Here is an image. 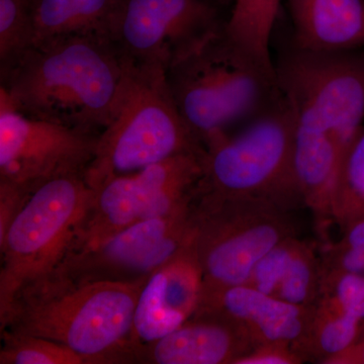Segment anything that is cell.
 <instances>
[{
	"mask_svg": "<svg viewBox=\"0 0 364 364\" xmlns=\"http://www.w3.org/2000/svg\"><path fill=\"white\" fill-rule=\"evenodd\" d=\"M274 67L293 119L299 196L329 210L345 153L364 124V49L323 54L289 44Z\"/></svg>",
	"mask_w": 364,
	"mask_h": 364,
	"instance_id": "obj_1",
	"label": "cell"
},
{
	"mask_svg": "<svg viewBox=\"0 0 364 364\" xmlns=\"http://www.w3.org/2000/svg\"><path fill=\"white\" fill-rule=\"evenodd\" d=\"M132 62L109 38L77 36L33 47L0 68L16 111L100 136L123 97Z\"/></svg>",
	"mask_w": 364,
	"mask_h": 364,
	"instance_id": "obj_2",
	"label": "cell"
},
{
	"mask_svg": "<svg viewBox=\"0 0 364 364\" xmlns=\"http://www.w3.org/2000/svg\"><path fill=\"white\" fill-rule=\"evenodd\" d=\"M146 280L83 279L54 273L18 296L1 333L59 342L90 363L133 359L134 317Z\"/></svg>",
	"mask_w": 364,
	"mask_h": 364,
	"instance_id": "obj_3",
	"label": "cell"
},
{
	"mask_svg": "<svg viewBox=\"0 0 364 364\" xmlns=\"http://www.w3.org/2000/svg\"><path fill=\"white\" fill-rule=\"evenodd\" d=\"M166 77L184 123L203 147L245 126L282 97L275 69L254 59L225 26L172 63Z\"/></svg>",
	"mask_w": 364,
	"mask_h": 364,
	"instance_id": "obj_4",
	"label": "cell"
},
{
	"mask_svg": "<svg viewBox=\"0 0 364 364\" xmlns=\"http://www.w3.org/2000/svg\"><path fill=\"white\" fill-rule=\"evenodd\" d=\"M95 191L85 173L45 182L32 191L0 240V322L28 287L56 273L73 250Z\"/></svg>",
	"mask_w": 364,
	"mask_h": 364,
	"instance_id": "obj_5",
	"label": "cell"
},
{
	"mask_svg": "<svg viewBox=\"0 0 364 364\" xmlns=\"http://www.w3.org/2000/svg\"><path fill=\"white\" fill-rule=\"evenodd\" d=\"M203 149L177 109L166 69L132 62L123 97L98 136L85 178L95 189L111 177Z\"/></svg>",
	"mask_w": 364,
	"mask_h": 364,
	"instance_id": "obj_6",
	"label": "cell"
},
{
	"mask_svg": "<svg viewBox=\"0 0 364 364\" xmlns=\"http://www.w3.org/2000/svg\"><path fill=\"white\" fill-rule=\"evenodd\" d=\"M198 195L217 200L301 198L294 166V127L284 95L259 116L203 145Z\"/></svg>",
	"mask_w": 364,
	"mask_h": 364,
	"instance_id": "obj_7",
	"label": "cell"
},
{
	"mask_svg": "<svg viewBox=\"0 0 364 364\" xmlns=\"http://www.w3.org/2000/svg\"><path fill=\"white\" fill-rule=\"evenodd\" d=\"M202 198L210 207L196 215L203 294L247 284L257 263L289 239V224L269 200Z\"/></svg>",
	"mask_w": 364,
	"mask_h": 364,
	"instance_id": "obj_8",
	"label": "cell"
},
{
	"mask_svg": "<svg viewBox=\"0 0 364 364\" xmlns=\"http://www.w3.org/2000/svg\"><path fill=\"white\" fill-rule=\"evenodd\" d=\"M203 150L183 153L97 186L73 251L92 247L144 220L172 214L191 203L203 176Z\"/></svg>",
	"mask_w": 364,
	"mask_h": 364,
	"instance_id": "obj_9",
	"label": "cell"
},
{
	"mask_svg": "<svg viewBox=\"0 0 364 364\" xmlns=\"http://www.w3.org/2000/svg\"><path fill=\"white\" fill-rule=\"evenodd\" d=\"M220 6L215 0H119L109 39L133 63L167 70L224 28Z\"/></svg>",
	"mask_w": 364,
	"mask_h": 364,
	"instance_id": "obj_10",
	"label": "cell"
},
{
	"mask_svg": "<svg viewBox=\"0 0 364 364\" xmlns=\"http://www.w3.org/2000/svg\"><path fill=\"white\" fill-rule=\"evenodd\" d=\"M97 136L26 116L0 91V183L30 195L60 176L85 173Z\"/></svg>",
	"mask_w": 364,
	"mask_h": 364,
	"instance_id": "obj_11",
	"label": "cell"
},
{
	"mask_svg": "<svg viewBox=\"0 0 364 364\" xmlns=\"http://www.w3.org/2000/svg\"><path fill=\"white\" fill-rule=\"evenodd\" d=\"M188 205L135 223L92 247L71 253L57 272L83 279H148L195 242L198 224Z\"/></svg>",
	"mask_w": 364,
	"mask_h": 364,
	"instance_id": "obj_12",
	"label": "cell"
},
{
	"mask_svg": "<svg viewBox=\"0 0 364 364\" xmlns=\"http://www.w3.org/2000/svg\"><path fill=\"white\" fill-rule=\"evenodd\" d=\"M203 287L195 242L148 277L134 317L133 345L136 358L144 347L176 331L198 312Z\"/></svg>",
	"mask_w": 364,
	"mask_h": 364,
	"instance_id": "obj_13",
	"label": "cell"
},
{
	"mask_svg": "<svg viewBox=\"0 0 364 364\" xmlns=\"http://www.w3.org/2000/svg\"><path fill=\"white\" fill-rule=\"evenodd\" d=\"M200 305L241 326L256 344H289L310 332L308 306L268 296L249 284L203 294Z\"/></svg>",
	"mask_w": 364,
	"mask_h": 364,
	"instance_id": "obj_14",
	"label": "cell"
},
{
	"mask_svg": "<svg viewBox=\"0 0 364 364\" xmlns=\"http://www.w3.org/2000/svg\"><path fill=\"white\" fill-rule=\"evenodd\" d=\"M296 49L341 53L364 49V0H286Z\"/></svg>",
	"mask_w": 364,
	"mask_h": 364,
	"instance_id": "obj_15",
	"label": "cell"
},
{
	"mask_svg": "<svg viewBox=\"0 0 364 364\" xmlns=\"http://www.w3.org/2000/svg\"><path fill=\"white\" fill-rule=\"evenodd\" d=\"M252 345L248 333L229 318L188 321L141 349L138 358L143 353L150 363L158 364L235 363L250 353Z\"/></svg>",
	"mask_w": 364,
	"mask_h": 364,
	"instance_id": "obj_16",
	"label": "cell"
},
{
	"mask_svg": "<svg viewBox=\"0 0 364 364\" xmlns=\"http://www.w3.org/2000/svg\"><path fill=\"white\" fill-rule=\"evenodd\" d=\"M119 1L32 0L33 47H43L77 36L109 38Z\"/></svg>",
	"mask_w": 364,
	"mask_h": 364,
	"instance_id": "obj_17",
	"label": "cell"
},
{
	"mask_svg": "<svg viewBox=\"0 0 364 364\" xmlns=\"http://www.w3.org/2000/svg\"><path fill=\"white\" fill-rule=\"evenodd\" d=\"M286 0H233L225 30L249 55L268 68L272 59L273 30L280 6Z\"/></svg>",
	"mask_w": 364,
	"mask_h": 364,
	"instance_id": "obj_18",
	"label": "cell"
},
{
	"mask_svg": "<svg viewBox=\"0 0 364 364\" xmlns=\"http://www.w3.org/2000/svg\"><path fill=\"white\" fill-rule=\"evenodd\" d=\"M330 210L344 228L364 217V124L342 160Z\"/></svg>",
	"mask_w": 364,
	"mask_h": 364,
	"instance_id": "obj_19",
	"label": "cell"
},
{
	"mask_svg": "<svg viewBox=\"0 0 364 364\" xmlns=\"http://www.w3.org/2000/svg\"><path fill=\"white\" fill-rule=\"evenodd\" d=\"M1 364H88L90 361L66 345L33 335L4 331Z\"/></svg>",
	"mask_w": 364,
	"mask_h": 364,
	"instance_id": "obj_20",
	"label": "cell"
},
{
	"mask_svg": "<svg viewBox=\"0 0 364 364\" xmlns=\"http://www.w3.org/2000/svg\"><path fill=\"white\" fill-rule=\"evenodd\" d=\"M32 0H0V68L33 47Z\"/></svg>",
	"mask_w": 364,
	"mask_h": 364,
	"instance_id": "obj_21",
	"label": "cell"
},
{
	"mask_svg": "<svg viewBox=\"0 0 364 364\" xmlns=\"http://www.w3.org/2000/svg\"><path fill=\"white\" fill-rule=\"evenodd\" d=\"M318 272L312 253L296 244L275 298L296 306H308L317 293Z\"/></svg>",
	"mask_w": 364,
	"mask_h": 364,
	"instance_id": "obj_22",
	"label": "cell"
},
{
	"mask_svg": "<svg viewBox=\"0 0 364 364\" xmlns=\"http://www.w3.org/2000/svg\"><path fill=\"white\" fill-rule=\"evenodd\" d=\"M361 321L351 313L331 308L316 328L318 350L328 359L339 355L355 343L361 332Z\"/></svg>",
	"mask_w": 364,
	"mask_h": 364,
	"instance_id": "obj_23",
	"label": "cell"
},
{
	"mask_svg": "<svg viewBox=\"0 0 364 364\" xmlns=\"http://www.w3.org/2000/svg\"><path fill=\"white\" fill-rule=\"evenodd\" d=\"M296 244L287 239L269 251L254 268L247 284L261 293L274 296Z\"/></svg>",
	"mask_w": 364,
	"mask_h": 364,
	"instance_id": "obj_24",
	"label": "cell"
},
{
	"mask_svg": "<svg viewBox=\"0 0 364 364\" xmlns=\"http://www.w3.org/2000/svg\"><path fill=\"white\" fill-rule=\"evenodd\" d=\"M333 308L346 311L364 301V275L360 273L340 272L334 274Z\"/></svg>",
	"mask_w": 364,
	"mask_h": 364,
	"instance_id": "obj_25",
	"label": "cell"
},
{
	"mask_svg": "<svg viewBox=\"0 0 364 364\" xmlns=\"http://www.w3.org/2000/svg\"><path fill=\"white\" fill-rule=\"evenodd\" d=\"M299 363V358L287 351L286 344L260 345L259 349L237 359L238 364H291Z\"/></svg>",
	"mask_w": 364,
	"mask_h": 364,
	"instance_id": "obj_26",
	"label": "cell"
},
{
	"mask_svg": "<svg viewBox=\"0 0 364 364\" xmlns=\"http://www.w3.org/2000/svg\"><path fill=\"white\" fill-rule=\"evenodd\" d=\"M337 272L363 274L364 249L342 246L337 253Z\"/></svg>",
	"mask_w": 364,
	"mask_h": 364,
	"instance_id": "obj_27",
	"label": "cell"
},
{
	"mask_svg": "<svg viewBox=\"0 0 364 364\" xmlns=\"http://www.w3.org/2000/svg\"><path fill=\"white\" fill-rule=\"evenodd\" d=\"M328 363L364 364V329H361L355 343L339 355L328 359Z\"/></svg>",
	"mask_w": 364,
	"mask_h": 364,
	"instance_id": "obj_28",
	"label": "cell"
},
{
	"mask_svg": "<svg viewBox=\"0 0 364 364\" xmlns=\"http://www.w3.org/2000/svg\"><path fill=\"white\" fill-rule=\"evenodd\" d=\"M343 246L364 249V217L359 218L345 228Z\"/></svg>",
	"mask_w": 364,
	"mask_h": 364,
	"instance_id": "obj_29",
	"label": "cell"
},
{
	"mask_svg": "<svg viewBox=\"0 0 364 364\" xmlns=\"http://www.w3.org/2000/svg\"><path fill=\"white\" fill-rule=\"evenodd\" d=\"M215 1L219 2L221 6H232V2L233 0H215Z\"/></svg>",
	"mask_w": 364,
	"mask_h": 364,
	"instance_id": "obj_30",
	"label": "cell"
},
{
	"mask_svg": "<svg viewBox=\"0 0 364 364\" xmlns=\"http://www.w3.org/2000/svg\"><path fill=\"white\" fill-rule=\"evenodd\" d=\"M232 4H233V2H232Z\"/></svg>",
	"mask_w": 364,
	"mask_h": 364,
	"instance_id": "obj_31",
	"label": "cell"
}]
</instances>
